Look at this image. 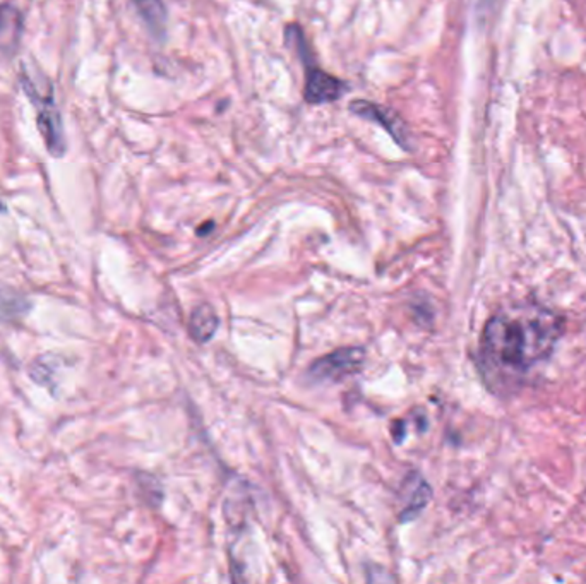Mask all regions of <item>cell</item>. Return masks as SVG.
Wrapping results in <instances>:
<instances>
[{"mask_svg":"<svg viewBox=\"0 0 586 584\" xmlns=\"http://www.w3.org/2000/svg\"><path fill=\"white\" fill-rule=\"evenodd\" d=\"M561 336V321L535 304L509 307L492 317L480 345L482 369L494 379L525 375L544 362Z\"/></svg>","mask_w":586,"mask_h":584,"instance_id":"cell-1","label":"cell"},{"mask_svg":"<svg viewBox=\"0 0 586 584\" xmlns=\"http://www.w3.org/2000/svg\"><path fill=\"white\" fill-rule=\"evenodd\" d=\"M21 81L30 101L37 108L39 129L48 148V153L62 156L65 151V137L57 105H56V90L52 81L47 78L39 69H31L22 62Z\"/></svg>","mask_w":586,"mask_h":584,"instance_id":"cell-2","label":"cell"},{"mask_svg":"<svg viewBox=\"0 0 586 584\" xmlns=\"http://www.w3.org/2000/svg\"><path fill=\"white\" fill-rule=\"evenodd\" d=\"M364 358L366 351L362 348H340L323 358H317L309 369V377L315 382L341 381L362 369Z\"/></svg>","mask_w":586,"mask_h":584,"instance_id":"cell-3","label":"cell"},{"mask_svg":"<svg viewBox=\"0 0 586 584\" xmlns=\"http://www.w3.org/2000/svg\"><path fill=\"white\" fill-rule=\"evenodd\" d=\"M306 90H304V98L307 103L313 105H321V103H330L334 99H340L347 93L349 86L334 78L332 74L324 73L323 69H317L314 65H306Z\"/></svg>","mask_w":586,"mask_h":584,"instance_id":"cell-4","label":"cell"},{"mask_svg":"<svg viewBox=\"0 0 586 584\" xmlns=\"http://www.w3.org/2000/svg\"><path fill=\"white\" fill-rule=\"evenodd\" d=\"M350 110H352L353 114L360 116V117L379 122L398 144L409 148V144H407V141H409L407 129H405L403 122L392 110H388V108H384L381 105H375V103L366 101V99H355L350 105Z\"/></svg>","mask_w":586,"mask_h":584,"instance_id":"cell-5","label":"cell"},{"mask_svg":"<svg viewBox=\"0 0 586 584\" xmlns=\"http://www.w3.org/2000/svg\"><path fill=\"white\" fill-rule=\"evenodd\" d=\"M430 495H432V488L429 484L418 473H411L403 485L405 506L400 512V521L409 523L411 520H415L429 504Z\"/></svg>","mask_w":586,"mask_h":584,"instance_id":"cell-6","label":"cell"},{"mask_svg":"<svg viewBox=\"0 0 586 584\" xmlns=\"http://www.w3.org/2000/svg\"><path fill=\"white\" fill-rule=\"evenodd\" d=\"M22 35V16L9 4H0V52L16 50Z\"/></svg>","mask_w":586,"mask_h":584,"instance_id":"cell-7","label":"cell"},{"mask_svg":"<svg viewBox=\"0 0 586 584\" xmlns=\"http://www.w3.org/2000/svg\"><path fill=\"white\" fill-rule=\"evenodd\" d=\"M218 326H220V319L211 305L201 304L193 311L189 331L197 343H208L215 336Z\"/></svg>","mask_w":586,"mask_h":584,"instance_id":"cell-8","label":"cell"},{"mask_svg":"<svg viewBox=\"0 0 586 584\" xmlns=\"http://www.w3.org/2000/svg\"><path fill=\"white\" fill-rule=\"evenodd\" d=\"M139 9L141 18L148 24V28L155 33V35H161L165 31L167 26V9L163 4L159 2H142V4H136Z\"/></svg>","mask_w":586,"mask_h":584,"instance_id":"cell-9","label":"cell"},{"mask_svg":"<svg viewBox=\"0 0 586 584\" xmlns=\"http://www.w3.org/2000/svg\"><path fill=\"white\" fill-rule=\"evenodd\" d=\"M367 584H394V580L388 571L375 565L367 571Z\"/></svg>","mask_w":586,"mask_h":584,"instance_id":"cell-10","label":"cell"}]
</instances>
